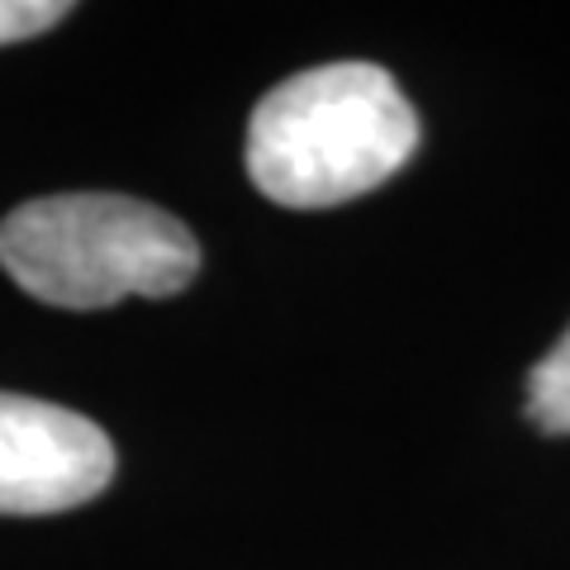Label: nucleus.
<instances>
[{"label": "nucleus", "mask_w": 570, "mask_h": 570, "mask_svg": "<svg viewBox=\"0 0 570 570\" xmlns=\"http://www.w3.org/2000/svg\"><path fill=\"white\" fill-rule=\"evenodd\" d=\"M419 148V115L376 62L281 81L247 119V176L285 209H328L385 186Z\"/></svg>", "instance_id": "f257e3e1"}, {"label": "nucleus", "mask_w": 570, "mask_h": 570, "mask_svg": "<svg viewBox=\"0 0 570 570\" xmlns=\"http://www.w3.org/2000/svg\"><path fill=\"white\" fill-rule=\"evenodd\" d=\"M0 266L24 295L58 309L181 295L200 272V243L167 209L129 195H43L0 219Z\"/></svg>", "instance_id": "f03ea898"}, {"label": "nucleus", "mask_w": 570, "mask_h": 570, "mask_svg": "<svg viewBox=\"0 0 570 570\" xmlns=\"http://www.w3.org/2000/svg\"><path fill=\"white\" fill-rule=\"evenodd\" d=\"M115 480V442L77 409L0 390V513H62Z\"/></svg>", "instance_id": "7ed1b4c3"}, {"label": "nucleus", "mask_w": 570, "mask_h": 570, "mask_svg": "<svg viewBox=\"0 0 570 570\" xmlns=\"http://www.w3.org/2000/svg\"><path fill=\"white\" fill-rule=\"evenodd\" d=\"M528 419L551 438L570 433V328L557 337V347L528 371Z\"/></svg>", "instance_id": "20e7f679"}, {"label": "nucleus", "mask_w": 570, "mask_h": 570, "mask_svg": "<svg viewBox=\"0 0 570 570\" xmlns=\"http://www.w3.org/2000/svg\"><path fill=\"white\" fill-rule=\"evenodd\" d=\"M67 14H71L67 0H0V43L39 39Z\"/></svg>", "instance_id": "39448f33"}]
</instances>
